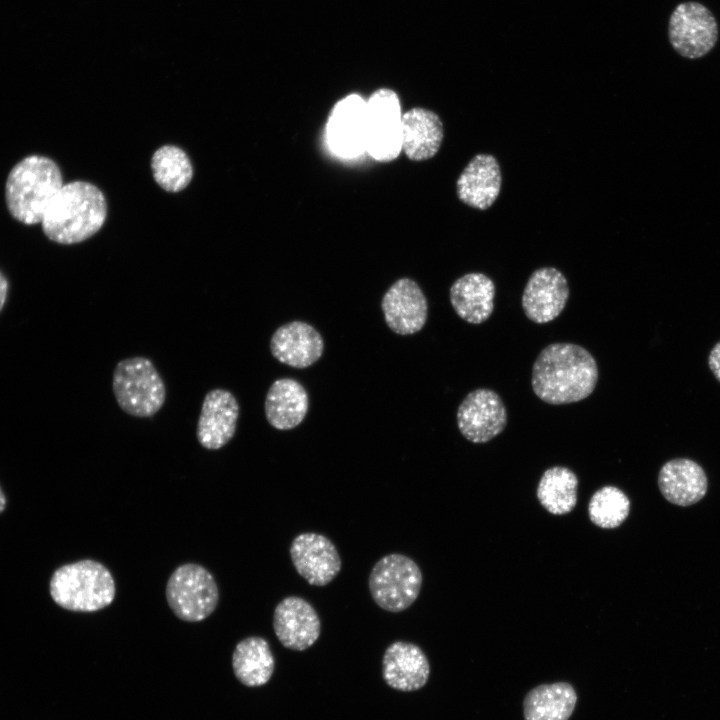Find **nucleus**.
Listing matches in <instances>:
<instances>
[{"label": "nucleus", "mask_w": 720, "mask_h": 720, "mask_svg": "<svg viewBox=\"0 0 720 720\" xmlns=\"http://www.w3.org/2000/svg\"><path fill=\"white\" fill-rule=\"evenodd\" d=\"M273 629L285 648L303 651L319 638L321 621L317 611L307 600L299 596H288L274 609Z\"/></svg>", "instance_id": "nucleus-14"}, {"label": "nucleus", "mask_w": 720, "mask_h": 720, "mask_svg": "<svg viewBox=\"0 0 720 720\" xmlns=\"http://www.w3.org/2000/svg\"><path fill=\"white\" fill-rule=\"evenodd\" d=\"M577 702L573 686L567 682L539 685L523 701L525 720H568Z\"/></svg>", "instance_id": "nucleus-24"}, {"label": "nucleus", "mask_w": 720, "mask_h": 720, "mask_svg": "<svg viewBox=\"0 0 720 720\" xmlns=\"http://www.w3.org/2000/svg\"><path fill=\"white\" fill-rule=\"evenodd\" d=\"M460 433L468 441L486 443L503 432L507 425V410L499 394L488 388L469 392L456 414Z\"/></svg>", "instance_id": "nucleus-10"}, {"label": "nucleus", "mask_w": 720, "mask_h": 720, "mask_svg": "<svg viewBox=\"0 0 720 720\" xmlns=\"http://www.w3.org/2000/svg\"><path fill=\"white\" fill-rule=\"evenodd\" d=\"M657 482L663 497L678 506L699 502L708 488L703 468L688 458H676L663 464Z\"/></svg>", "instance_id": "nucleus-21"}, {"label": "nucleus", "mask_w": 720, "mask_h": 720, "mask_svg": "<svg viewBox=\"0 0 720 720\" xmlns=\"http://www.w3.org/2000/svg\"><path fill=\"white\" fill-rule=\"evenodd\" d=\"M495 284L481 272H471L456 279L449 298L456 314L471 324H481L494 310Z\"/></svg>", "instance_id": "nucleus-22"}, {"label": "nucleus", "mask_w": 720, "mask_h": 720, "mask_svg": "<svg viewBox=\"0 0 720 720\" xmlns=\"http://www.w3.org/2000/svg\"><path fill=\"white\" fill-rule=\"evenodd\" d=\"M274 656L266 639L250 636L237 643L232 655L236 678L248 687L266 684L274 671Z\"/></svg>", "instance_id": "nucleus-25"}, {"label": "nucleus", "mask_w": 720, "mask_h": 720, "mask_svg": "<svg viewBox=\"0 0 720 720\" xmlns=\"http://www.w3.org/2000/svg\"><path fill=\"white\" fill-rule=\"evenodd\" d=\"M8 283L6 278L0 272V311L5 303L7 296Z\"/></svg>", "instance_id": "nucleus-30"}, {"label": "nucleus", "mask_w": 720, "mask_h": 720, "mask_svg": "<svg viewBox=\"0 0 720 720\" xmlns=\"http://www.w3.org/2000/svg\"><path fill=\"white\" fill-rule=\"evenodd\" d=\"M502 187V172L497 159L478 153L467 163L456 181L459 200L478 210L490 208Z\"/></svg>", "instance_id": "nucleus-18"}, {"label": "nucleus", "mask_w": 720, "mask_h": 720, "mask_svg": "<svg viewBox=\"0 0 720 720\" xmlns=\"http://www.w3.org/2000/svg\"><path fill=\"white\" fill-rule=\"evenodd\" d=\"M598 365L584 347L567 342L546 346L533 363L535 395L551 405H565L589 397L598 382Z\"/></svg>", "instance_id": "nucleus-1"}, {"label": "nucleus", "mask_w": 720, "mask_h": 720, "mask_svg": "<svg viewBox=\"0 0 720 720\" xmlns=\"http://www.w3.org/2000/svg\"><path fill=\"white\" fill-rule=\"evenodd\" d=\"M708 365L715 378L720 382V341L710 351Z\"/></svg>", "instance_id": "nucleus-29"}, {"label": "nucleus", "mask_w": 720, "mask_h": 720, "mask_svg": "<svg viewBox=\"0 0 720 720\" xmlns=\"http://www.w3.org/2000/svg\"><path fill=\"white\" fill-rule=\"evenodd\" d=\"M62 175L51 159L31 155L10 171L5 196L11 215L25 224L41 223L49 204L63 186Z\"/></svg>", "instance_id": "nucleus-3"}, {"label": "nucleus", "mask_w": 720, "mask_h": 720, "mask_svg": "<svg viewBox=\"0 0 720 720\" xmlns=\"http://www.w3.org/2000/svg\"><path fill=\"white\" fill-rule=\"evenodd\" d=\"M270 351L279 362L293 368H307L324 352L321 334L310 324L294 320L278 327L270 339Z\"/></svg>", "instance_id": "nucleus-17"}, {"label": "nucleus", "mask_w": 720, "mask_h": 720, "mask_svg": "<svg viewBox=\"0 0 720 720\" xmlns=\"http://www.w3.org/2000/svg\"><path fill=\"white\" fill-rule=\"evenodd\" d=\"M5 505H6V499L0 488V513L4 510Z\"/></svg>", "instance_id": "nucleus-31"}, {"label": "nucleus", "mask_w": 720, "mask_h": 720, "mask_svg": "<svg viewBox=\"0 0 720 720\" xmlns=\"http://www.w3.org/2000/svg\"><path fill=\"white\" fill-rule=\"evenodd\" d=\"M165 593L172 612L187 622L206 619L214 612L219 600L214 577L196 563L178 566L167 581Z\"/></svg>", "instance_id": "nucleus-7"}, {"label": "nucleus", "mask_w": 720, "mask_h": 720, "mask_svg": "<svg viewBox=\"0 0 720 720\" xmlns=\"http://www.w3.org/2000/svg\"><path fill=\"white\" fill-rule=\"evenodd\" d=\"M151 167L157 184L168 192L183 190L193 175L189 157L182 149L173 145H165L156 150Z\"/></svg>", "instance_id": "nucleus-27"}, {"label": "nucleus", "mask_w": 720, "mask_h": 720, "mask_svg": "<svg viewBox=\"0 0 720 720\" xmlns=\"http://www.w3.org/2000/svg\"><path fill=\"white\" fill-rule=\"evenodd\" d=\"M444 126L433 111L415 107L402 114L401 148L412 161L428 160L440 149Z\"/></svg>", "instance_id": "nucleus-20"}, {"label": "nucleus", "mask_w": 720, "mask_h": 720, "mask_svg": "<svg viewBox=\"0 0 720 720\" xmlns=\"http://www.w3.org/2000/svg\"><path fill=\"white\" fill-rule=\"evenodd\" d=\"M423 576L410 557L391 553L379 559L369 574L368 587L374 602L388 612H401L418 598Z\"/></svg>", "instance_id": "nucleus-6"}, {"label": "nucleus", "mask_w": 720, "mask_h": 720, "mask_svg": "<svg viewBox=\"0 0 720 720\" xmlns=\"http://www.w3.org/2000/svg\"><path fill=\"white\" fill-rule=\"evenodd\" d=\"M568 298L569 286L565 275L557 268L541 267L528 278L521 305L529 320L545 324L561 314Z\"/></svg>", "instance_id": "nucleus-12"}, {"label": "nucleus", "mask_w": 720, "mask_h": 720, "mask_svg": "<svg viewBox=\"0 0 720 720\" xmlns=\"http://www.w3.org/2000/svg\"><path fill=\"white\" fill-rule=\"evenodd\" d=\"M328 140L340 156L357 157L366 151L367 105L358 95L339 101L330 115Z\"/></svg>", "instance_id": "nucleus-16"}, {"label": "nucleus", "mask_w": 720, "mask_h": 720, "mask_svg": "<svg viewBox=\"0 0 720 720\" xmlns=\"http://www.w3.org/2000/svg\"><path fill=\"white\" fill-rule=\"evenodd\" d=\"M239 411L238 401L232 392L221 388L208 391L197 422L199 444L208 450L225 446L235 435Z\"/></svg>", "instance_id": "nucleus-15"}, {"label": "nucleus", "mask_w": 720, "mask_h": 720, "mask_svg": "<svg viewBox=\"0 0 720 720\" xmlns=\"http://www.w3.org/2000/svg\"><path fill=\"white\" fill-rule=\"evenodd\" d=\"M115 593L111 572L102 563L91 559L58 568L50 581L54 602L74 612L101 610L113 602Z\"/></svg>", "instance_id": "nucleus-4"}, {"label": "nucleus", "mask_w": 720, "mask_h": 720, "mask_svg": "<svg viewBox=\"0 0 720 720\" xmlns=\"http://www.w3.org/2000/svg\"><path fill=\"white\" fill-rule=\"evenodd\" d=\"M669 41L674 50L688 59L708 54L718 40V24L703 4L688 1L678 4L669 18Z\"/></svg>", "instance_id": "nucleus-9"}, {"label": "nucleus", "mask_w": 720, "mask_h": 720, "mask_svg": "<svg viewBox=\"0 0 720 720\" xmlns=\"http://www.w3.org/2000/svg\"><path fill=\"white\" fill-rule=\"evenodd\" d=\"M381 308L387 326L398 335L419 332L428 317L427 299L420 286L410 278H400L385 292Z\"/></svg>", "instance_id": "nucleus-13"}, {"label": "nucleus", "mask_w": 720, "mask_h": 720, "mask_svg": "<svg viewBox=\"0 0 720 720\" xmlns=\"http://www.w3.org/2000/svg\"><path fill=\"white\" fill-rule=\"evenodd\" d=\"M630 512V500L615 486H604L591 497L588 515L593 524L604 529L620 526Z\"/></svg>", "instance_id": "nucleus-28"}, {"label": "nucleus", "mask_w": 720, "mask_h": 720, "mask_svg": "<svg viewBox=\"0 0 720 720\" xmlns=\"http://www.w3.org/2000/svg\"><path fill=\"white\" fill-rule=\"evenodd\" d=\"M383 678L395 690L410 692L422 688L430 675L429 661L414 643L396 641L383 655Z\"/></svg>", "instance_id": "nucleus-19"}, {"label": "nucleus", "mask_w": 720, "mask_h": 720, "mask_svg": "<svg viewBox=\"0 0 720 720\" xmlns=\"http://www.w3.org/2000/svg\"><path fill=\"white\" fill-rule=\"evenodd\" d=\"M366 105V151L379 162H391L402 151L399 97L391 89L380 88L369 97Z\"/></svg>", "instance_id": "nucleus-8"}, {"label": "nucleus", "mask_w": 720, "mask_h": 720, "mask_svg": "<svg viewBox=\"0 0 720 720\" xmlns=\"http://www.w3.org/2000/svg\"><path fill=\"white\" fill-rule=\"evenodd\" d=\"M112 390L121 410L139 418L155 415L166 400L162 377L153 362L142 356L125 358L116 364Z\"/></svg>", "instance_id": "nucleus-5"}, {"label": "nucleus", "mask_w": 720, "mask_h": 720, "mask_svg": "<svg viewBox=\"0 0 720 720\" xmlns=\"http://www.w3.org/2000/svg\"><path fill=\"white\" fill-rule=\"evenodd\" d=\"M578 478L569 468L554 466L547 469L537 487L540 504L553 515L571 512L577 503Z\"/></svg>", "instance_id": "nucleus-26"}, {"label": "nucleus", "mask_w": 720, "mask_h": 720, "mask_svg": "<svg viewBox=\"0 0 720 720\" xmlns=\"http://www.w3.org/2000/svg\"><path fill=\"white\" fill-rule=\"evenodd\" d=\"M107 215L102 192L93 184L75 181L62 186L41 224L45 235L59 244L82 242L100 230Z\"/></svg>", "instance_id": "nucleus-2"}, {"label": "nucleus", "mask_w": 720, "mask_h": 720, "mask_svg": "<svg viewBox=\"0 0 720 720\" xmlns=\"http://www.w3.org/2000/svg\"><path fill=\"white\" fill-rule=\"evenodd\" d=\"M309 396L304 386L293 378H280L269 387L264 411L268 423L278 430H291L304 420Z\"/></svg>", "instance_id": "nucleus-23"}, {"label": "nucleus", "mask_w": 720, "mask_h": 720, "mask_svg": "<svg viewBox=\"0 0 720 720\" xmlns=\"http://www.w3.org/2000/svg\"><path fill=\"white\" fill-rule=\"evenodd\" d=\"M289 553L298 574L313 586L329 584L342 567L334 543L322 534H298L291 542Z\"/></svg>", "instance_id": "nucleus-11"}]
</instances>
